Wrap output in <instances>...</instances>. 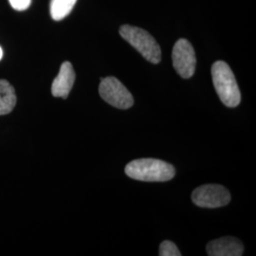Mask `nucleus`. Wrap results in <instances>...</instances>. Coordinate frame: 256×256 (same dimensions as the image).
Masks as SVG:
<instances>
[{"label":"nucleus","instance_id":"1","mask_svg":"<svg viewBox=\"0 0 256 256\" xmlns=\"http://www.w3.org/2000/svg\"><path fill=\"white\" fill-rule=\"evenodd\" d=\"M126 174L140 182H164L174 178L176 169L173 165L160 160L140 158L126 166Z\"/></svg>","mask_w":256,"mask_h":256},{"label":"nucleus","instance_id":"2","mask_svg":"<svg viewBox=\"0 0 256 256\" xmlns=\"http://www.w3.org/2000/svg\"><path fill=\"white\" fill-rule=\"evenodd\" d=\"M212 77L214 88L221 102L227 108H236L241 102V93L234 74L229 64L218 61L212 66Z\"/></svg>","mask_w":256,"mask_h":256},{"label":"nucleus","instance_id":"3","mask_svg":"<svg viewBox=\"0 0 256 256\" xmlns=\"http://www.w3.org/2000/svg\"><path fill=\"white\" fill-rule=\"evenodd\" d=\"M120 34L147 61L158 64L162 60V50L155 38L140 28L124 25L120 28Z\"/></svg>","mask_w":256,"mask_h":256},{"label":"nucleus","instance_id":"4","mask_svg":"<svg viewBox=\"0 0 256 256\" xmlns=\"http://www.w3.org/2000/svg\"><path fill=\"white\" fill-rule=\"evenodd\" d=\"M99 93L104 101L119 110H128L134 104L132 94L115 77L102 78Z\"/></svg>","mask_w":256,"mask_h":256},{"label":"nucleus","instance_id":"5","mask_svg":"<svg viewBox=\"0 0 256 256\" xmlns=\"http://www.w3.org/2000/svg\"><path fill=\"white\" fill-rule=\"evenodd\" d=\"M192 200L198 207L214 209L228 205L230 194L222 185L205 184L192 192Z\"/></svg>","mask_w":256,"mask_h":256},{"label":"nucleus","instance_id":"6","mask_svg":"<svg viewBox=\"0 0 256 256\" xmlns=\"http://www.w3.org/2000/svg\"><path fill=\"white\" fill-rule=\"evenodd\" d=\"M172 60L174 70L184 79L191 78L196 66V57L191 43L186 39H180L173 48Z\"/></svg>","mask_w":256,"mask_h":256},{"label":"nucleus","instance_id":"7","mask_svg":"<svg viewBox=\"0 0 256 256\" xmlns=\"http://www.w3.org/2000/svg\"><path fill=\"white\" fill-rule=\"evenodd\" d=\"M206 250L209 256H241L244 246L238 238L226 236L209 242Z\"/></svg>","mask_w":256,"mask_h":256},{"label":"nucleus","instance_id":"8","mask_svg":"<svg viewBox=\"0 0 256 256\" xmlns=\"http://www.w3.org/2000/svg\"><path fill=\"white\" fill-rule=\"evenodd\" d=\"M75 82L74 66L70 62H64L52 84V94L54 97L66 99Z\"/></svg>","mask_w":256,"mask_h":256},{"label":"nucleus","instance_id":"9","mask_svg":"<svg viewBox=\"0 0 256 256\" xmlns=\"http://www.w3.org/2000/svg\"><path fill=\"white\" fill-rule=\"evenodd\" d=\"M16 104V95L12 86L6 80H0V116L10 113Z\"/></svg>","mask_w":256,"mask_h":256},{"label":"nucleus","instance_id":"10","mask_svg":"<svg viewBox=\"0 0 256 256\" xmlns=\"http://www.w3.org/2000/svg\"><path fill=\"white\" fill-rule=\"evenodd\" d=\"M77 0H52L50 16L55 21H60L70 14Z\"/></svg>","mask_w":256,"mask_h":256},{"label":"nucleus","instance_id":"11","mask_svg":"<svg viewBox=\"0 0 256 256\" xmlns=\"http://www.w3.org/2000/svg\"><path fill=\"white\" fill-rule=\"evenodd\" d=\"M160 256H180L182 254L180 250L174 245L172 241L165 240L160 246Z\"/></svg>","mask_w":256,"mask_h":256},{"label":"nucleus","instance_id":"12","mask_svg":"<svg viewBox=\"0 0 256 256\" xmlns=\"http://www.w3.org/2000/svg\"><path fill=\"white\" fill-rule=\"evenodd\" d=\"M9 2L14 9L16 10H25L30 7L32 0H9Z\"/></svg>","mask_w":256,"mask_h":256},{"label":"nucleus","instance_id":"13","mask_svg":"<svg viewBox=\"0 0 256 256\" xmlns=\"http://www.w3.org/2000/svg\"><path fill=\"white\" fill-rule=\"evenodd\" d=\"M2 57H3V50H2V48L0 46V60L2 59Z\"/></svg>","mask_w":256,"mask_h":256}]
</instances>
